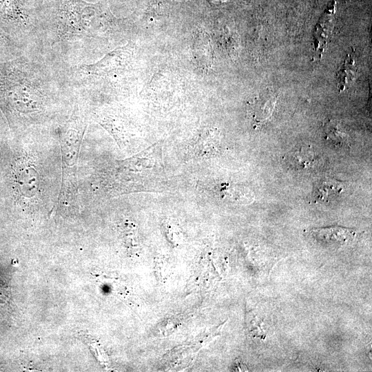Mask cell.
I'll list each match as a JSON object with an SVG mask.
<instances>
[{"instance_id": "cell-1", "label": "cell", "mask_w": 372, "mask_h": 372, "mask_svg": "<svg viewBox=\"0 0 372 372\" xmlns=\"http://www.w3.org/2000/svg\"><path fill=\"white\" fill-rule=\"evenodd\" d=\"M45 85L23 59L0 62V109L9 120L34 112Z\"/></svg>"}, {"instance_id": "cell-2", "label": "cell", "mask_w": 372, "mask_h": 372, "mask_svg": "<svg viewBox=\"0 0 372 372\" xmlns=\"http://www.w3.org/2000/svg\"><path fill=\"white\" fill-rule=\"evenodd\" d=\"M87 126V113L77 105L61 130L62 178L56 203L61 211L75 212L79 209L78 163Z\"/></svg>"}, {"instance_id": "cell-3", "label": "cell", "mask_w": 372, "mask_h": 372, "mask_svg": "<svg viewBox=\"0 0 372 372\" xmlns=\"http://www.w3.org/2000/svg\"><path fill=\"white\" fill-rule=\"evenodd\" d=\"M61 8L58 27L60 35L88 38L106 30L96 5L82 0H66Z\"/></svg>"}, {"instance_id": "cell-4", "label": "cell", "mask_w": 372, "mask_h": 372, "mask_svg": "<svg viewBox=\"0 0 372 372\" xmlns=\"http://www.w3.org/2000/svg\"><path fill=\"white\" fill-rule=\"evenodd\" d=\"M133 48L131 45L118 48L109 52L95 64L85 65L89 73L103 75L124 68L131 60Z\"/></svg>"}, {"instance_id": "cell-5", "label": "cell", "mask_w": 372, "mask_h": 372, "mask_svg": "<svg viewBox=\"0 0 372 372\" xmlns=\"http://www.w3.org/2000/svg\"><path fill=\"white\" fill-rule=\"evenodd\" d=\"M156 146L152 145L134 156L117 161L115 164L116 174L138 173L152 169L156 161Z\"/></svg>"}, {"instance_id": "cell-6", "label": "cell", "mask_w": 372, "mask_h": 372, "mask_svg": "<svg viewBox=\"0 0 372 372\" xmlns=\"http://www.w3.org/2000/svg\"><path fill=\"white\" fill-rule=\"evenodd\" d=\"M278 97L276 91L267 89L256 96L251 103V115L254 124H265L271 118Z\"/></svg>"}, {"instance_id": "cell-7", "label": "cell", "mask_w": 372, "mask_h": 372, "mask_svg": "<svg viewBox=\"0 0 372 372\" xmlns=\"http://www.w3.org/2000/svg\"><path fill=\"white\" fill-rule=\"evenodd\" d=\"M309 233L316 240L329 245H343L355 236L354 230L338 226L315 228Z\"/></svg>"}, {"instance_id": "cell-8", "label": "cell", "mask_w": 372, "mask_h": 372, "mask_svg": "<svg viewBox=\"0 0 372 372\" xmlns=\"http://www.w3.org/2000/svg\"><path fill=\"white\" fill-rule=\"evenodd\" d=\"M216 194L222 199L236 204H248L254 195L247 188L230 183H220L215 187Z\"/></svg>"}, {"instance_id": "cell-9", "label": "cell", "mask_w": 372, "mask_h": 372, "mask_svg": "<svg viewBox=\"0 0 372 372\" xmlns=\"http://www.w3.org/2000/svg\"><path fill=\"white\" fill-rule=\"evenodd\" d=\"M287 163L295 169H309L318 164L319 158L311 146H301L287 156Z\"/></svg>"}, {"instance_id": "cell-10", "label": "cell", "mask_w": 372, "mask_h": 372, "mask_svg": "<svg viewBox=\"0 0 372 372\" xmlns=\"http://www.w3.org/2000/svg\"><path fill=\"white\" fill-rule=\"evenodd\" d=\"M344 183L332 178L322 179L315 188L316 201L328 203L335 200L344 190Z\"/></svg>"}, {"instance_id": "cell-11", "label": "cell", "mask_w": 372, "mask_h": 372, "mask_svg": "<svg viewBox=\"0 0 372 372\" xmlns=\"http://www.w3.org/2000/svg\"><path fill=\"white\" fill-rule=\"evenodd\" d=\"M357 75V67L353 54H347L339 70L337 72V87L342 92L351 86Z\"/></svg>"}, {"instance_id": "cell-12", "label": "cell", "mask_w": 372, "mask_h": 372, "mask_svg": "<svg viewBox=\"0 0 372 372\" xmlns=\"http://www.w3.org/2000/svg\"><path fill=\"white\" fill-rule=\"evenodd\" d=\"M219 136L216 131L208 130L203 133L197 142L196 150L199 156H209L218 150Z\"/></svg>"}, {"instance_id": "cell-13", "label": "cell", "mask_w": 372, "mask_h": 372, "mask_svg": "<svg viewBox=\"0 0 372 372\" xmlns=\"http://www.w3.org/2000/svg\"><path fill=\"white\" fill-rule=\"evenodd\" d=\"M335 1H333L330 6L328 7L326 12L320 19L319 23L318 24V28H325V30H329L331 27V23L333 21L334 9H335ZM331 33L329 30H325L324 32H319L316 34V41L318 42V45H316V50L320 51L321 54L324 50V46L326 45L327 39L329 37V34Z\"/></svg>"}, {"instance_id": "cell-14", "label": "cell", "mask_w": 372, "mask_h": 372, "mask_svg": "<svg viewBox=\"0 0 372 372\" xmlns=\"http://www.w3.org/2000/svg\"><path fill=\"white\" fill-rule=\"evenodd\" d=\"M18 184L23 195L32 196L38 188L37 173L31 167H23L18 173Z\"/></svg>"}, {"instance_id": "cell-15", "label": "cell", "mask_w": 372, "mask_h": 372, "mask_svg": "<svg viewBox=\"0 0 372 372\" xmlns=\"http://www.w3.org/2000/svg\"><path fill=\"white\" fill-rule=\"evenodd\" d=\"M194 56L201 66L209 68L211 63V52L207 37L203 33L199 34L194 45Z\"/></svg>"}, {"instance_id": "cell-16", "label": "cell", "mask_w": 372, "mask_h": 372, "mask_svg": "<svg viewBox=\"0 0 372 372\" xmlns=\"http://www.w3.org/2000/svg\"><path fill=\"white\" fill-rule=\"evenodd\" d=\"M326 139L335 145L342 146L348 142V135L339 125L333 121H329L324 126Z\"/></svg>"}, {"instance_id": "cell-17", "label": "cell", "mask_w": 372, "mask_h": 372, "mask_svg": "<svg viewBox=\"0 0 372 372\" xmlns=\"http://www.w3.org/2000/svg\"><path fill=\"white\" fill-rule=\"evenodd\" d=\"M15 46L16 42L0 29V62L14 56Z\"/></svg>"}, {"instance_id": "cell-18", "label": "cell", "mask_w": 372, "mask_h": 372, "mask_svg": "<svg viewBox=\"0 0 372 372\" xmlns=\"http://www.w3.org/2000/svg\"><path fill=\"white\" fill-rule=\"evenodd\" d=\"M163 228L168 240L176 245L180 240V233L176 225L169 220L163 223Z\"/></svg>"}]
</instances>
